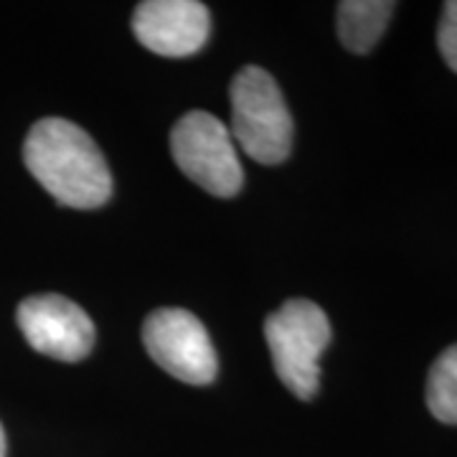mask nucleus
Listing matches in <instances>:
<instances>
[{"instance_id":"f257e3e1","label":"nucleus","mask_w":457,"mask_h":457,"mask_svg":"<svg viewBox=\"0 0 457 457\" xmlns=\"http://www.w3.org/2000/svg\"><path fill=\"white\" fill-rule=\"evenodd\" d=\"M23 161L62 206L89 212L112 196V176L102 150L69 120H38L23 143Z\"/></svg>"},{"instance_id":"f03ea898","label":"nucleus","mask_w":457,"mask_h":457,"mask_svg":"<svg viewBox=\"0 0 457 457\" xmlns=\"http://www.w3.org/2000/svg\"><path fill=\"white\" fill-rule=\"evenodd\" d=\"M231 137L262 165H278L290 155L293 117L278 82L260 66H245L231 82Z\"/></svg>"},{"instance_id":"7ed1b4c3","label":"nucleus","mask_w":457,"mask_h":457,"mask_svg":"<svg viewBox=\"0 0 457 457\" xmlns=\"http://www.w3.org/2000/svg\"><path fill=\"white\" fill-rule=\"evenodd\" d=\"M264 338L279 381L297 396L312 399L320 386V356L330 343V323L320 305L295 297L267 315Z\"/></svg>"},{"instance_id":"20e7f679","label":"nucleus","mask_w":457,"mask_h":457,"mask_svg":"<svg viewBox=\"0 0 457 457\" xmlns=\"http://www.w3.org/2000/svg\"><path fill=\"white\" fill-rule=\"evenodd\" d=\"M173 161L212 196L231 198L242 191L245 170L228 128L204 110L183 114L170 132Z\"/></svg>"},{"instance_id":"39448f33","label":"nucleus","mask_w":457,"mask_h":457,"mask_svg":"<svg viewBox=\"0 0 457 457\" xmlns=\"http://www.w3.org/2000/svg\"><path fill=\"white\" fill-rule=\"evenodd\" d=\"M143 343L150 359L186 384H212L219 371L212 336L194 312L163 308L147 315Z\"/></svg>"},{"instance_id":"423d86ee","label":"nucleus","mask_w":457,"mask_h":457,"mask_svg":"<svg viewBox=\"0 0 457 457\" xmlns=\"http://www.w3.org/2000/svg\"><path fill=\"white\" fill-rule=\"evenodd\" d=\"M18 328L33 351L59 361H82L95 348V323L64 295H33L18 305Z\"/></svg>"},{"instance_id":"0eeeda50","label":"nucleus","mask_w":457,"mask_h":457,"mask_svg":"<svg viewBox=\"0 0 457 457\" xmlns=\"http://www.w3.org/2000/svg\"><path fill=\"white\" fill-rule=\"evenodd\" d=\"M132 31L147 51L180 59L204 49L212 16L198 0H145L135 8Z\"/></svg>"},{"instance_id":"6e6552de","label":"nucleus","mask_w":457,"mask_h":457,"mask_svg":"<svg viewBox=\"0 0 457 457\" xmlns=\"http://www.w3.org/2000/svg\"><path fill=\"white\" fill-rule=\"evenodd\" d=\"M392 0H343L338 5V36L353 54H369L394 16Z\"/></svg>"},{"instance_id":"1a4fd4ad","label":"nucleus","mask_w":457,"mask_h":457,"mask_svg":"<svg viewBox=\"0 0 457 457\" xmlns=\"http://www.w3.org/2000/svg\"><path fill=\"white\" fill-rule=\"evenodd\" d=\"M427 407L445 425H457V345L442 351L429 369Z\"/></svg>"},{"instance_id":"9d476101","label":"nucleus","mask_w":457,"mask_h":457,"mask_svg":"<svg viewBox=\"0 0 457 457\" xmlns=\"http://www.w3.org/2000/svg\"><path fill=\"white\" fill-rule=\"evenodd\" d=\"M437 46H440L445 64L457 74V0L445 3L437 29Z\"/></svg>"},{"instance_id":"9b49d317","label":"nucleus","mask_w":457,"mask_h":457,"mask_svg":"<svg viewBox=\"0 0 457 457\" xmlns=\"http://www.w3.org/2000/svg\"><path fill=\"white\" fill-rule=\"evenodd\" d=\"M5 450H8V445H5V432H3V425H0V457H5Z\"/></svg>"}]
</instances>
